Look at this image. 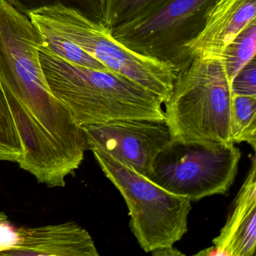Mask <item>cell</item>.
I'll return each instance as SVG.
<instances>
[{"label": "cell", "instance_id": "cell-4", "mask_svg": "<svg viewBox=\"0 0 256 256\" xmlns=\"http://www.w3.org/2000/svg\"><path fill=\"white\" fill-rule=\"evenodd\" d=\"M106 178L119 190L130 227L145 252L173 246L188 230L190 199L174 194L106 152L92 150Z\"/></svg>", "mask_w": 256, "mask_h": 256}, {"label": "cell", "instance_id": "cell-17", "mask_svg": "<svg viewBox=\"0 0 256 256\" xmlns=\"http://www.w3.org/2000/svg\"><path fill=\"white\" fill-rule=\"evenodd\" d=\"M234 95L256 96V61L252 60L234 79L232 83Z\"/></svg>", "mask_w": 256, "mask_h": 256}, {"label": "cell", "instance_id": "cell-10", "mask_svg": "<svg viewBox=\"0 0 256 256\" xmlns=\"http://www.w3.org/2000/svg\"><path fill=\"white\" fill-rule=\"evenodd\" d=\"M214 246L226 256H253L256 247V162L252 164Z\"/></svg>", "mask_w": 256, "mask_h": 256}, {"label": "cell", "instance_id": "cell-14", "mask_svg": "<svg viewBox=\"0 0 256 256\" xmlns=\"http://www.w3.org/2000/svg\"><path fill=\"white\" fill-rule=\"evenodd\" d=\"M42 36V47L52 54L73 65L95 70H108L102 64L77 44L56 32L44 28H37Z\"/></svg>", "mask_w": 256, "mask_h": 256}, {"label": "cell", "instance_id": "cell-1", "mask_svg": "<svg viewBox=\"0 0 256 256\" xmlns=\"http://www.w3.org/2000/svg\"><path fill=\"white\" fill-rule=\"evenodd\" d=\"M42 44L38 58L49 89L79 126L118 120L164 122L162 102L143 86L108 70L73 65L52 54Z\"/></svg>", "mask_w": 256, "mask_h": 256}, {"label": "cell", "instance_id": "cell-2", "mask_svg": "<svg viewBox=\"0 0 256 256\" xmlns=\"http://www.w3.org/2000/svg\"><path fill=\"white\" fill-rule=\"evenodd\" d=\"M233 100L221 58H192L176 72L164 103L170 140L233 143Z\"/></svg>", "mask_w": 256, "mask_h": 256}, {"label": "cell", "instance_id": "cell-12", "mask_svg": "<svg viewBox=\"0 0 256 256\" xmlns=\"http://www.w3.org/2000/svg\"><path fill=\"white\" fill-rule=\"evenodd\" d=\"M18 11L29 16L30 13L43 8L62 6L74 10L86 18L103 24L106 0H6Z\"/></svg>", "mask_w": 256, "mask_h": 256}, {"label": "cell", "instance_id": "cell-20", "mask_svg": "<svg viewBox=\"0 0 256 256\" xmlns=\"http://www.w3.org/2000/svg\"><path fill=\"white\" fill-rule=\"evenodd\" d=\"M194 254L197 256H226V253L222 250L214 245L205 250H200L199 252Z\"/></svg>", "mask_w": 256, "mask_h": 256}, {"label": "cell", "instance_id": "cell-13", "mask_svg": "<svg viewBox=\"0 0 256 256\" xmlns=\"http://www.w3.org/2000/svg\"><path fill=\"white\" fill-rule=\"evenodd\" d=\"M234 144L246 142L256 148V96L234 95L232 116Z\"/></svg>", "mask_w": 256, "mask_h": 256}, {"label": "cell", "instance_id": "cell-3", "mask_svg": "<svg viewBox=\"0 0 256 256\" xmlns=\"http://www.w3.org/2000/svg\"><path fill=\"white\" fill-rule=\"evenodd\" d=\"M28 18L36 28L53 31L72 42L108 71L143 86L163 104L170 97L176 74L174 67L122 46L103 24L62 6L43 8Z\"/></svg>", "mask_w": 256, "mask_h": 256}, {"label": "cell", "instance_id": "cell-18", "mask_svg": "<svg viewBox=\"0 0 256 256\" xmlns=\"http://www.w3.org/2000/svg\"><path fill=\"white\" fill-rule=\"evenodd\" d=\"M18 241L17 228L8 220L0 222V256L8 251Z\"/></svg>", "mask_w": 256, "mask_h": 256}, {"label": "cell", "instance_id": "cell-9", "mask_svg": "<svg viewBox=\"0 0 256 256\" xmlns=\"http://www.w3.org/2000/svg\"><path fill=\"white\" fill-rule=\"evenodd\" d=\"M256 16V0H215L202 30L187 46L188 56L221 58L224 48Z\"/></svg>", "mask_w": 256, "mask_h": 256}, {"label": "cell", "instance_id": "cell-7", "mask_svg": "<svg viewBox=\"0 0 256 256\" xmlns=\"http://www.w3.org/2000/svg\"><path fill=\"white\" fill-rule=\"evenodd\" d=\"M82 128L88 150L106 152L148 178L156 158L170 140L164 122L118 120Z\"/></svg>", "mask_w": 256, "mask_h": 256}, {"label": "cell", "instance_id": "cell-6", "mask_svg": "<svg viewBox=\"0 0 256 256\" xmlns=\"http://www.w3.org/2000/svg\"><path fill=\"white\" fill-rule=\"evenodd\" d=\"M240 158V150L232 142L170 140L156 158L149 179L198 202L230 190Z\"/></svg>", "mask_w": 256, "mask_h": 256}, {"label": "cell", "instance_id": "cell-21", "mask_svg": "<svg viewBox=\"0 0 256 256\" xmlns=\"http://www.w3.org/2000/svg\"><path fill=\"white\" fill-rule=\"evenodd\" d=\"M8 220V216L4 212H0V222L5 221Z\"/></svg>", "mask_w": 256, "mask_h": 256}, {"label": "cell", "instance_id": "cell-15", "mask_svg": "<svg viewBox=\"0 0 256 256\" xmlns=\"http://www.w3.org/2000/svg\"><path fill=\"white\" fill-rule=\"evenodd\" d=\"M22 154V140L0 83V162L18 163Z\"/></svg>", "mask_w": 256, "mask_h": 256}, {"label": "cell", "instance_id": "cell-16", "mask_svg": "<svg viewBox=\"0 0 256 256\" xmlns=\"http://www.w3.org/2000/svg\"><path fill=\"white\" fill-rule=\"evenodd\" d=\"M149 0H106L103 24L112 29L136 16Z\"/></svg>", "mask_w": 256, "mask_h": 256}, {"label": "cell", "instance_id": "cell-19", "mask_svg": "<svg viewBox=\"0 0 256 256\" xmlns=\"http://www.w3.org/2000/svg\"><path fill=\"white\" fill-rule=\"evenodd\" d=\"M154 256H184V253L173 246L162 247L151 252Z\"/></svg>", "mask_w": 256, "mask_h": 256}, {"label": "cell", "instance_id": "cell-5", "mask_svg": "<svg viewBox=\"0 0 256 256\" xmlns=\"http://www.w3.org/2000/svg\"><path fill=\"white\" fill-rule=\"evenodd\" d=\"M215 0H149L131 19L112 28L122 46L173 66L176 72L191 58L186 47L202 30Z\"/></svg>", "mask_w": 256, "mask_h": 256}, {"label": "cell", "instance_id": "cell-8", "mask_svg": "<svg viewBox=\"0 0 256 256\" xmlns=\"http://www.w3.org/2000/svg\"><path fill=\"white\" fill-rule=\"evenodd\" d=\"M18 241L2 256H98L89 232L76 222L17 228Z\"/></svg>", "mask_w": 256, "mask_h": 256}, {"label": "cell", "instance_id": "cell-11", "mask_svg": "<svg viewBox=\"0 0 256 256\" xmlns=\"http://www.w3.org/2000/svg\"><path fill=\"white\" fill-rule=\"evenodd\" d=\"M256 20L248 24L224 48L221 59L232 86L236 74L256 58Z\"/></svg>", "mask_w": 256, "mask_h": 256}]
</instances>
